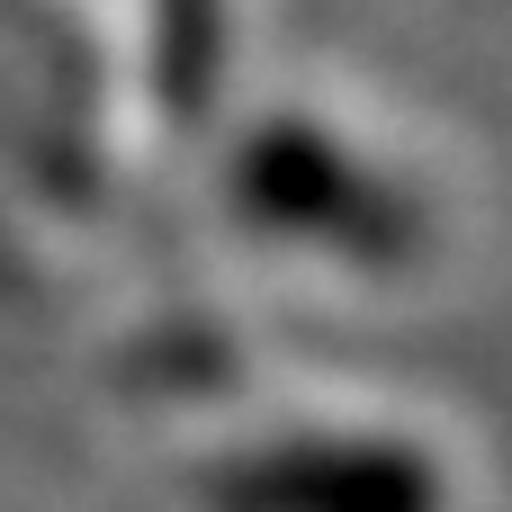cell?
<instances>
[{"label":"cell","instance_id":"6da1fadb","mask_svg":"<svg viewBox=\"0 0 512 512\" xmlns=\"http://www.w3.org/2000/svg\"><path fill=\"white\" fill-rule=\"evenodd\" d=\"M207 512H441V468L396 441H279L225 459Z\"/></svg>","mask_w":512,"mask_h":512}]
</instances>
